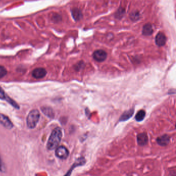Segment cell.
I'll return each instance as SVG.
<instances>
[{"instance_id":"16","label":"cell","mask_w":176,"mask_h":176,"mask_svg":"<svg viewBox=\"0 0 176 176\" xmlns=\"http://www.w3.org/2000/svg\"><path fill=\"white\" fill-rule=\"evenodd\" d=\"M5 99L7 101V102H9L10 104H11V105H13V107H15L16 108H19V105L17 104L16 103V102L14 101L13 100H12L10 98V97H6Z\"/></svg>"},{"instance_id":"7","label":"cell","mask_w":176,"mask_h":176,"mask_svg":"<svg viewBox=\"0 0 176 176\" xmlns=\"http://www.w3.org/2000/svg\"><path fill=\"white\" fill-rule=\"evenodd\" d=\"M166 41V37L163 33L159 32L157 34L155 37V43L158 47H162L165 45Z\"/></svg>"},{"instance_id":"5","label":"cell","mask_w":176,"mask_h":176,"mask_svg":"<svg viewBox=\"0 0 176 176\" xmlns=\"http://www.w3.org/2000/svg\"><path fill=\"white\" fill-rule=\"evenodd\" d=\"M0 124L7 129H10L13 127V124L10 118L2 114H0Z\"/></svg>"},{"instance_id":"2","label":"cell","mask_w":176,"mask_h":176,"mask_svg":"<svg viewBox=\"0 0 176 176\" xmlns=\"http://www.w3.org/2000/svg\"><path fill=\"white\" fill-rule=\"evenodd\" d=\"M41 114L39 111L37 110H33L29 112L26 118V123L28 128L34 129L39 121Z\"/></svg>"},{"instance_id":"12","label":"cell","mask_w":176,"mask_h":176,"mask_svg":"<svg viewBox=\"0 0 176 176\" xmlns=\"http://www.w3.org/2000/svg\"><path fill=\"white\" fill-rule=\"evenodd\" d=\"M71 13L73 18H74L76 21H79L82 17V14L81 10L78 8H73L71 10Z\"/></svg>"},{"instance_id":"10","label":"cell","mask_w":176,"mask_h":176,"mask_svg":"<svg viewBox=\"0 0 176 176\" xmlns=\"http://www.w3.org/2000/svg\"><path fill=\"white\" fill-rule=\"evenodd\" d=\"M133 114H134V109H130L129 111H125L120 117L119 121H125L128 120L132 116Z\"/></svg>"},{"instance_id":"17","label":"cell","mask_w":176,"mask_h":176,"mask_svg":"<svg viewBox=\"0 0 176 176\" xmlns=\"http://www.w3.org/2000/svg\"><path fill=\"white\" fill-rule=\"evenodd\" d=\"M6 97V96L5 95L4 91H3V89H2L1 87H0V99L5 100Z\"/></svg>"},{"instance_id":"1","label":"cell","mask_w":176,"mask_h":176,"mask_svg":"<svg viewBox=\"0 0 176 176\" xmlns=\"http://www.w3.org/2000/svg\"><path fill=\"white\" fill-rule=\"evenodd\" d=\"M62 131L61 128L57 127L53 130L50 135L47 143V147L49 150H54L57 148L61 141Z\"/></svg>"},{"instance_id":"15","label":"cell","mask_w":176,"mask_h":176,"mask_svg":"<svg viewBox=\"0 0 176 176\" xmlns=\"http://www.w3.org/2000/svg\"><path fill=\"white\" fill-rule=\"evenodd\" d=\"M7 72V71L6 68L3 66H0V79L5 76L6 75Z\"/></svg>"},{"instance_id":"13","label":"cell","mask_w":176,"mask_h":176,"mask_svg":"<svg viewBox=\"0 0 176 176\" xmlns=\"http://www.w3.org/2000/svg\"><path fill=\"white\" fill-rule=\"evenodd\" d=\"M146 112L144 110H141L137 112L135 116V119L136 121L140 122L144 120L145 117Z\"/></svg>"},{"instance_id":"4","label":"cell","mask_w":176,"mask_h":176,"mask_svg":"<svg viewBox=\"0 0 176 176\" xmlns=\"http://www.w3.org/2000/svg\"><path fill=\"white\" fill-rule=\"evenodd\" d=\"M92 57L94 60L98 62H102L106 60L107 57V53L104 51L98 50L95 51L92 54Z\"/></svg>"},{"instance_id":"14","label":"cell","mask_w":176,"mask_h":176,"mask_svg":"<svg viewBox=\"0 0 176 176\" xmlns=\"http://www.w3.org/2000/svg\"><path fill=\"white\" fill-rule=\"evenodd\" d=\"M41 109L42 110L43 113L45 115H47V116L49 117H53L54 114L53 113V111L51 108H50L45 107V108H42Z\"/></svg>"},{"instance_id":"6","label":"cell","mask_w":176,"mask_h":176,"mask_svg":"<svg viewBox=\"0 0 176 176\" xmlns=\"http://www.w3.org/2000/svg\"><path fill=\"white\" fill-rule=\"evenodd\" d=\"M47 74V71L43 68H36L33 71L32 76L35 79H42Z\"/></svg>"},{"instance_id":"11","label":"cell","mask_w":176,"mask_h":176,"mask_svg":"<svg viewBox=\"0 0 176 176\" xmlns=\"http://www.w3.org/2000/svg\"><path fill=\"white\" fill-rule=\"evenodd\" d=\"M153 29L151 24L147 23L144 25L143 28L142 33L145 36H150L153 33Z\"/></svg>"},{"instance_id":"9","label":"cell","mask_w":176,"mask_h":176,"mask_svg":"<svg viewBox=\"0 0 176 176\" xmlns=\"http://www.w3.org/2000/svg\"><path fill=\"white\" fill-rule=\"evenodd\" d=\"M170 137L168 135L165 134L163 135L158 137L157 139V142L158 143V145H160L161 146H165L167 145L170 142Z\"/></svg>"},{"instance_id":"8","label":"cell","mask_w":176,"mask_h":176,"mask_svg":"<svg viewBox=\"0 0 176 176\" xmlns=\"http://www.w3.org/2000/svg\"><path fill=\"white\" fill-rule=\"evenodd\" d=\"M137 141L139 146H143L147 144L148 143V136L145 133H142L138 134L137 136Z\"/></svg>"},{"instance_id":"18","label":"cell","mask_w":176,"mask_h":176,"mask_svg":"<svg viewBox=\"0 0 176 176\" xmlns=\"http://www.w3.org/2000/svg\"><path fill=\"white\" fill-rule=\"evenodd\" d=\"M5 171V166L4 165L3 162L2 161V158L0 156V171Z\"/></svg>"},{"instance_id":"3","label":"cell","mask_w":176,"mask_h":176,"mask_svg":"<svg viewBox=\"0 0 176 176\" xmlns=\"http://www.w3.org/2000/svg\"><path fill=\"white\" fill-rule=\"evenodd\" d=\"M55 155L61 159H66L69 155L68 149L63 146L57 147L55 151Z\"/></svg>"}]
</instances>
